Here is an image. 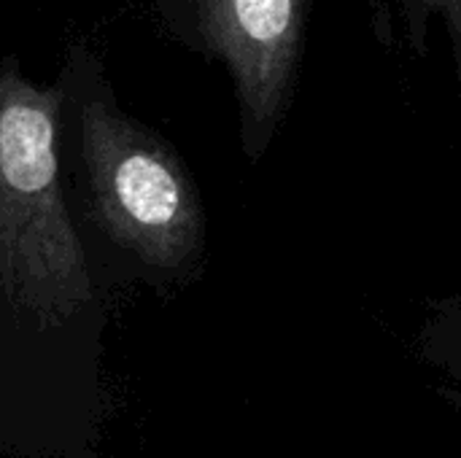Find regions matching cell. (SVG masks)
Returning a JSON list of instances; mask_svg holds the SVG:
<instances>
[{
	"instance_id": "obj_1",
	"label": "cell",
	"mask_w": 461,
	"mask_h": 458,
	"mask_svg": "<svg viewBox=\"0 0 461 458\" xmlns=\"http://www.w3.org/2000/svg\"><path fill=\"white\" fill-rule=\"evenodd\" d=\"M59 94L0 73V289L14 308L65 321L92 300V273L59 189Z\"/></svg>"
},
{
	"instance_id": "obj_2",
	"label": "cell",
	"mask_w": 461,
	"mask_h": 458,
	"mask_svg": "<svg viewBox=\"0 0 461 458\" xmlns=\"http://www.w3.org/2000/svg\"><path fill=\"white\" fill-rule=\"evenodd\" d=\"M81 151L108 238L154 270H189L205 248V211L181 157L100 103L81 111Z\"/></svg>"
},
{
	"instance_id": "obj_3",
	"label": "cell",
	"mask_w": 461,
	"mask_h": 458,
	"mask_svg": "<svg viewBox=\"0 0 461 458\" xmlns=\"http://www.w3.org/2000/svg\"><path fill=\"white\" fill-rule=\"evenodd\" d=\"M186 5L197 46L230 73L243 154L259 162L294 103L313 0H186Z\"/></svg>"
},
{
	"instance_id": "obj_4",
	"label": "cell",
	"mask_w": 461,
	"mask_h": 458,
	"mask_svg": "<svg viewBox=\"0 0 461 458\" xmlns=\"http://www.w3.org/2000/svg\"><path fill=\"white\" fill-rule=\"evenodd\" d=\"M416 351L438 378L440 397L461 416V294L427 305L416 332Z\"/></svg>"
},
{
	"instance_id": "obj_5",
	"label": "cell",
	"mask_w": 461,
	"mask_h": 458,
	"mask_svg": "<svg viewBox=\"0 0 461 458\" xmlns=\"http://www.w3.org/2000/svg\"><path fill=\"white\" fill-rule=\"evenodd\" d=\"M394 11H397V19L402 24L411 51H416L419 57L427 54L429 27L435 19H440V27L451 46L461 100V0H394Z\"/></svg>"
}]
</instances>
